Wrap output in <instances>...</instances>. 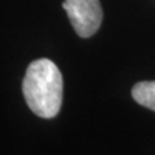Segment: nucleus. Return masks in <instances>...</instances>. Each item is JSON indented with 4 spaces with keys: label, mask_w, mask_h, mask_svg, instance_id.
Instances as JSON below:
<instances>
[{
    "label": "nucleus",
    "mask_w": 155,
    "mask_h": 155,
    "mask_svg": "<svg viewBox=\"0 0 155 155\" xmlns=\"http://www.w3.org/2000/svg\"><path fill=\"white\" fill-rule=\"evenodd\" d=\"M22 92L34 114L44 119L54 118L64 94V80L57 65L48 58L31 62L23 78Z\"/></svg>",
    "instance_id": "obj_1"
},
{
    "label": "nucleus",
    "mask_w": 155,
    "mask_h": 155,
    "mask_svg": "<svg viewBox=\"0 0 155 155\" xmlns=\"http://www.w3.org/2000/svg\"><path fill=\"white\" fill-rule=\"evenodd\" d=\"M62 7L80 38H89L100 28L102 22L100 0H65Z\"/></svg>",
    "instance_id": "obj_2"
},
{
    "label": "nucleus",
    "mask_w": 155,
    "mask_h": 155,
    "mask_svg": "<svg viewBox=\"0 0 155 155\" xmlns=\"http://www.w3.org/2000/svg\"><path fill=\"white\" fill-rule=\"evenodd\" d=\"M134 101L155 111V81H140L132 88Z\"/></svg>",
    "instance_id": "obj_3"
}]
</instances>
